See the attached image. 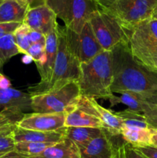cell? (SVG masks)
Returning a JSON list of instances; mask_svg holds the SVG:
<instances>
[{"instance_id":"obj_1","label":"cell","mask_w":157,"mask_h":158,"mask_svg":"<svg viewBox=\"0 0 157 158\" xmlns=\"http://www.w3.org/2000/svg\"><path fill=\"white\" fill-rule=\"evenodd\" d=\"M111 52L113 71L112 92L133 94L157 105V72L147 69L134 59L129 42L118 45Z\"/></svg>"},{"instance_id":"obj_2","label":"cell","mask_w":157,"mask_h":158,"mask_svg":"<svg viewBox=\"0 0 157 158\" xmlns=\"http://www.w3.org/2000/svg\"><path fill=\"white\" fill-rule=\"evenodd\" d=\"M112 80L111 51H103L89 61L80 63L77 83L81 95L109 100L114 95L111 90Z\"/></svg>"},{"instance_id":"obj_3","label":"cell","mask_w":157,"mask_h":158,"mask_svg":"<svg viewBox=\"0 0 157 158\" xmlns=\"http://www.w3.org/2000/svg\"><path fill=\"white\" fill-rule=\"evenodd\" d=\"M80 63L69 52L62 26L58 29V50L51 78L47 83L36 84L28 88V94L32 96L47 93L59 88L68 83L78 81Z\"/></svg>"},{"instance_id":"obj_4","label":"cell","mask_w":157,"mask_h":158,"mask_svg":"<svg viewBox=\"0 0 157 158\" xmlns=\"http://www.w3.org/2000/svg\"><path fill=\"white\" fill-rule=\"evenodd\" d=\"M99 10L116 19L126 29L152 17L157 0H93Z\"/></svg>"},{"instance_id":"obj_5","label":"cell","mask_w":157,"mask_h":158,"mask_svg":"<svg viewBox=\"0 0 157 158\" xmlns=\"http://www.w3.org/2000/svg\"><path fill=\"white\" fill-rule=\"evenodd\" d=\"M56 15L62 20L65 27L79 33L91 15L98 10L93 0H44Z\"/></svg>"},{"instance_id":"obj_6","label":"cell","mask_w":157,"mask_h":158,"mask_svg":"<svg viewBox=\"0 0 157 158\" xmlns=\"http://www.w3.org/2000/svg\"><path fill=\"white\" fill-rule=\"evenodd\" d=\"M80 96L78 83L72 81L53 90L31 97V110L39 114L63 113Z\"/></svg>"},{"instance_id":"obj_7","label":"cell","mask_w":157,"mask_h":158,"mask_svg":"<svg viewBox=\"0 0 157 158\" xmlns=\"http://www.w3.org/2000/svg\"><path fill=\"white\" fill-rule=\"evenodd\" d=\"M89 23L95 37L104 51H112L115 46L129 42V32L116 19L106 12L96 10Z\"/></svg>"},{"instance_id":"obj_8","label":"cell","mask_w":157,"mask_h":158,"mask_svg":"<svg viewBox=\"0 0 157 158\" xmlns=\"http://www.w3.org/2000/svg\"><path fill=\"white\" fill-rule=\"evenodd\" d=\"M69 52L79 63H86L104 51L95 37L89 22L79 33L63 27Z\"/></svg>"},{"instance_id":"obj_9","label":"cell","mask_w":157,"mask_h":158,"mask_svg":"<svg viewBox=\"0 0 157 158\" xmlns=\"http://www.w3.org/2000/svg\"><path fill=\"white\" fill-rule=\"evenodd\" d=\"M75 106L96 117L103 123V128L112 136H121L123 127L122 120L115 112L101 106L95 98L81 95L75 102Z\"/></svg>"},{"instance_id":"obj_10","label":"cell","mask_w":157,"mask_h":158,"mask_svg":"<svg viewBox=\"0 0 157 158\" xmlns=\"http://www.w3.org/2000/svg\"><path fill=\"white\" fill-rule=\"evenodd\" d=\"M66 113L57 114H25L17 127L38 131H56L65 127Z\"/></svg>"},{"instance_id":"obj_11","label":"cell","mask_w":157,"mask_h":158,"mask_svg":"<svg viewBox=\"0 0 157 158\" xmlns=\"http://www.w3.org/2000/svg\"><path fill=\"white\" fill-rule=\"evenodd\" d=\"M55 12L46 4L30 7L22 23L32 30L47 35L58 27Z\"/></svg>"},{"instance_id":"obj_12","label":"cell","mask_w":157,"mask_h":158,"mask_svg":"<svg viewBox=\"0 0 157 158\" xmlns=\"http://www.w3.org/2000/svg\"><path fill=\"white\" fill-rule=\"evenodd\" d=\"M111 106L122 103L128 106V109L142 114L147 119L149 124L157 128V105L146 101L133 94H121L120 96L113 95L109 100Z\"/></svg>"},{"instance_id":"obj_13","label":"cell","mask_w":157,"mask_h":158,"mask_svg":"<svg viewBox=\"0 0 157 158\" xmlns=\"http://www.w3.org/2000/svg\"><path fill=\"white\" fill-rule=\"evenodd\" d=\"M112 137L104 129L101 135L80 150V158H115L118 146L114 143Z\"/></svg>"},{"instance_id":"obj_14","label":"cell","mask_w":157,"mask_h":158,"mask_svg":"<svg viewBox=\"0 0 157 158\" xmlns=\"http://www.w3.org/2000/svg\"><path fill=\"white\" fill-rule=\"evenodd\" d=\"M14 158H80V151L71 140L64 137L60 141L37 155H22L14 151Z\"/></svg>"},{"instance_id":"obj_15","label":"cell","mask_w":157,"mask_h":158,"mask_svg":"<svg viewBox=\"0 0 157 158\" xmlns=\"http://www.w3.org/2000/svg\"><path fill=\"white\" fill-rule=\"evenodd\" d=\"M64 128L59 131L45 132V131L23 129L16 127L12 132V136L15 143L16 142L57 143L64 138Z\"/></svg>"},{"instance_id":"obj_16","label":"cell","mask_w":157,"mask_h":158,"mask_svg":"<svg viewBox=\"0 0 157 158\" xmlns=\"http://www.w3.org/2000/svg\"><path fill=\"white\" fill-rule=\"evenodd\" d=\"M129 41L157 46V19L149 18L127 29Z\"/></svg>"},{"instance_id":"obj_17","label":"cell","mask_w":157,"mask_h":158,"mask_svg":"<svg viewBox=\"0 0 157 158\" xmlns=\"http://www.w3.org/2000/svg\"><path fill=\"white\" fill-rule=\"evenodd\" d=\"M29 9L26 0H0V23H22Z\"/></svg>"},{"instance_id":"obj_18","label":"cell","mask_w":157,"mask_h":158,"mask_svg":"<svg viewBox=\"0 0 157 158\" xmlns=\"http://www.w3.org/2000/svg\"><path fill=\"white\" fill-rule=\"evenodd\" d=\"M65 113V127L103 128V123L96 117L78 108L75 106V103L69 106Z\"/></svg>"},{"instance_id":"obj_19","label":"cell","mask_w":157,"mask_h":158,"mask_svg":"<svg viewBox=\"0 0 157 158\" xmlns=\"http://www.w3.org/2000/svg\"><path fill=\"white\" fill-rule=\"evenodd\" d=\"M58 27L52 32L46 35V61L44 66L38 69L40 75V81L38 83L43 84L50 80L56 59L58 50Z\"/></svg>"},{"instance_id":"obj_20","label":"cell","mask_w":157,"mask_h":158,"mask_svg":"<svg viewBox=\"0 0 157 158\" xmlns=\"http://www.w3.org/2000/svg\"><path fill=\"white\" fill-rule=\"evenodd\" d=\"M0 108L16 109L19 110H31V96L17 89H0Z\"/></svg>"},{"instance_id":"obj_21","label":"cell","mask_w":157,"mask_h":158,"mask_svg":"<svg viewBox=\"0 0 157 158\" xmlns=\"http://www.w3.org/2000/svg\"><path fill=\"white\" fill-rule=\"evenodd\" d=\"M131 53L135 60L150 70L157 72V46L129 41Z\"/></svg>"},{"instance_id":"obj_22","label":"cell","mask_w":157,"mask_h":158,"mask_svg":"<svg viewBox=\"0 0 157 158\" xmlns=\"http://www.w3.org/2000/svg\"><path fill=\"white\" fill-rule=\"evenodd\" d=\"M104 129L95 127H65V137L72 140L78 150L87 146L92 140L102 134Z\"/></svg>"},{"instance_id":"obj_23","label":"cell","mask_w":157,"mask_h":158,"mask_svg":"<svg viewBox=\"0 0 157 158\" xmlns=\"http://www.w3.org/2000/svg\"><path fill=\"white\" fill-rule=\"evenodd\" d=\"M151 128L123 127L121 136L126 143L132 147H143L151 144Z\"/></svg>"},{"instance_id":"obj_24","label":"cell","mask_w":157,"mask_h":158,"mask_svg":"<svg viewBox=\"0 0 157 158\" xmlns=\"http://www.w3.org/2000/svg\"><path fill=\"white\" fill-rule=\"evenodd\" d=\"M24 113L16 109H3L0 111V134H10L24 116Z\"/></svg>"},{"instance_id":"obj_25","label":"cell","mask_w":157,"mask_h":158,"mask_svg":"<svg viewBox=\"0 0 157 158\" xmlns=\"http://www.w3.org/2000/svg\"><path fill=\"white\" fill-rule=\"evenodd\" d=\"M122 120L123 127L128 128H151V126L148 122L147 119L142 114L126 109L119 112H115Z\"/></svg>"},{"instance_id":"obj_26","label":"cell","mask_w":157,"mask_h":158,"mask_svg":"<svg viewBox=\"0 0 157 158\" xmlns=\"http://www.w3.org/2000/svg\"><path fill=\"white\" fill-rule=\"evenodd\" d=\"M20 53L15 43L13 33L0 38V70L12 57Z\"/></svg>"},{"instance_id":"obj_27","label":"cell","mask_w":157,"mask_h":158,"mask_svg":"<svg viewBox=\"0 0 157 158\" xmlns=\"http://www.w3.org/2000/svg\"><path fill=\"white\" fill-rule=\"evenodd\" d=\"M55 143H35V142H16L15 146V152L22 155H37L41 154L46 148Z\"/></svg>"},{"instance_id":"obj_28","label":"cell","mask_w":157,"mask_h":158,"mask_svg":"<svg viewBox=\"0 0 157 158\" xmlns=\"http://www.w3.org/2000/svg\"><path fill=\"white\" fill-rule=\"evenodd\" d=\"M31 30L30 28L24 23H22L13 32L15 43L19 50L20 53L26 55L27 54L28 49L32 45L29 37V32Z\"/></svg>"},{"instance_id":"obj_29","label":"cell","mask_w":157,"mask_h":158,"mask_svg":"<svg viewBox=\"0 0 157 158\" xmlns=\"http://www.w3.org/2000/svg\"><path fill=\"white\" fill-rule=\"evenodd\" d=\"M115 158H145L138 151L134 149L129 143L123 142L118 146L117 154Z\"/></svg>"},{"instance_id":"obj_30","label":"cell","mask_w":157,"mask_h":158,"mask_svg":"<svg viewBox=\"0 0 157 158\" xmlns=\"http://www.w3.org/2000/svg\"><path fill=\"white\" fill-rule=\"evenodd\" d=\"M15 141L12 136V132L0 134V154L12 152L15 151Z\"/></svg>"},{"instance_id":"obj_31","label":"cell","mask_w":157,"mask_h":158,"mask_svg":"<svg viewBox=\"0 0 157 158\" xmlns=\"http://www.w3.org/2000/svg\"><path fill=\"white\" fill-rule=\"evenodd\" d=\"M45 46L46 44L42 43H32L29 49H28L27 54L32 57L35 63H38L46 53Z\"/></svg>"},{"instance_id":"obj_32","label":"cell","mask_w":157,"mask_h":158,"mask_svg":"<svg viewBox=\"0 0 157 158\" xmlns=\"http://www.w3.org/2000/svg\"><path fill=\"white\" fill-rule=\"evenodd\" d=\"M145 158H157V148L151 145L143 147H133Z\"/></svg>"},{"instance_id":"obj_33","label":"cell","mask_w":157,"mask_h":158,"mask_svg":"<svg viewBox=\"0 0 157 158\" xmlns=\"http://www.w3.org/2000/svg\"><path fill=\"white\" fill-rule=\"evenodd\" d=\"M22 23H0V38L9 34H12Z\"/></svg>"},{"instance_id":"obj_34","label":"cell","mask_w":157,"mask_h":158,"mask_svg":"<svg viewBox=\"0 0 157 158\" xmlns=\"http://www.w3.org/2000/svg\"><path fill=\"white\" fill-rule=\"evenodd\" d=\"M29 37L32 43H42L46 44V35L41 32L31 29L29 32Z\"/></svg>"},{"instance_id":"obj_35","label":"cell","mask_w":157,"mask_h":158,"mask_svg":"<svg viewBox=\"0 0 157 158\" xmlns=\"http://www.w3.org/2000/svg\"><path fill=\"white\" fill-rule=\"evenodd\" d=\"M11 86H12V83L9 79L2 73L0 74V89H9V88H11Z\"/></svg>"},{"instance_id":"obj_36","label":"cell","mask_w":157,"mask_h":158,"mask_svg":"<svg viewBox=\"0 0 157 158\" xmlns=\"http://www.w3.org/2000/svg\"><path fill=\"white\" fill-rule=\"evenodd\" d=\"M151 146H153L157 148V128L152 127L151 129Z\"/></svg>"},{"instance_id":"obj_37","label":"cell","mask_w":157,"mask_h":158,"mask_svg":"<svg viewBox=\"0 0 157 158\" xmlns=\"http://www.w3.org/2000/svg\"><path fill=\"white\" fill-rule=\"evenodd\" d=\"M32 61H33L32 58L30 56L28 55V54L24 55L22 56V62L23 63H25V64H29V63H32Z\"/></svg>"},{"instance_id":"obj_38","label":"cell","mask_w":157,"mask_h":158,"mask_svg":"<svg viewBox=\"0 0 157 158\" xmlns=\"http://www.w3.org/2000/svg\"><path fill=\"white\" fill-rule=\"evenodd\" d=\"M151 18L156 19H157V5L155 6V7L154 8L153 12H152V17H151Z\"/></svg>"},{"instance_id":"obj_39","label":"cell","mask_w":157,"mask_h":158,"mask_svg":"<svg viewBox=\"0 0 157 158\" xmlns=\"http://www.w3.org/2000/svg\"><path fill=\"white\" fill-rule=\"evenodd\" d=\"M9 153H6V154H0V158H9Z\"/></svg>"},{"instance_id":"obj_40","label":"cell","mask_w":157,"mask_h":158,"mask_svg":"<svg viewBox=\"0 0 157 158\" xmlns=\"http://www.w3.org/2000/svg\"><path fill=\"white\" fill-rule=\"evenodd\" d=\"M26 1L29 3V6H30V7H32V4H33L35 1H38V0H26Z\"/></svg>"},{"instance_id":"obj_41","label":"cell","mask_w":157,"mask_h":158,"mask_svg":"<svg viewBox=\"0 0 157 158\" xmlns=\"http://www.w3.org/2000/svg\"><path fill=\"white\" fill-rule=\"evenodd\" d=\"M0 74H1V73H0Z\"/></svg>"}]
</instances>
